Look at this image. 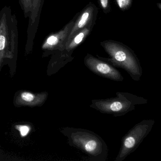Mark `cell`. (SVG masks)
Listing matches in <instances>:
<instances>
[{
  "label": "cell",
  "instance_id": "7a4b0ae2",
  "mask_svg": "<svg viewBox=\"0 0 161 161\" xmlns=\"http://www.w3.org/2000/svg\"><path fill=\"white\" fill-rule=\"evenodd\" d=\"M60 132L67 138L71 147L86 154L85 161H106L108 158V146L103 139L94 131L74 127L62 128Z\"/></svg>",
  "mask_w": 161,
  "mask_h": 161
},
{
  "label": "cell",
  "instance_id": "8992f818",
  "mask_svg": "<svg viewBox=\"0 0 161 161\" xmlns=\"http://www.w3.org/2000/svg\"><path fill=\"white\" fill-rule=\"evenodd\" d=\"M76 17L77 16L62 30L50 34L45 38L41 46V49L43 51V57H47L64 50Z\"/></svg>",
  "mask_w": 161,
  "mask_h": 161
},
{
  "label": "cell",
  "instance_id": "5bb4252c",
  "mask_svg": "<svg viewBox=\"0 0 161 161\" xmlns=\"http://www.w3.org/2000/svg\"><path fill=\"white\" fill-rule=\"evenodd\" d=\"M99 1L100 5L103 12L105 13L109 12V10L110 9L109 0H99Z\"/></svg>",
  "mask_w": 161,
  "mask_h": 161
},
{
  "label": "cell",
  "instance_id": "ba28073f",
  "mask_svg": "<svg viewBox=\"0 0 161 161\" xmlns=\"http://www.w3.org/2000/svg\"><path fill=\"white\" fill-rule=\"evenodd\" d=\"M45 0H31V6L27 29V41L25 45V55L33 51L36 35L38 29L40 15Z\"/></svg>",
  "mask_w": 161,
  "mask_h": 161
},
{
  "label": "cell",
  "instance_id": "6da1fadb",
  "mask_svg": "<svg viewBox=\"0 0 161 161\" xmlns=\"http://www.w3.org/2000/svg\"><path fill=\"white\" fill-rule=\"evenodd\" d=\"M19 43L18 20L10 6L0 11V72L8 65L11 71L16 65Z\"/></svg>",
  "mask_w": 161,
  "mask_h": 161
},
{
  "label": "cell",
  "instance_id": "277c9868",
  "mask_svg": "<svg viewBox=\"0 0 161 161\" xmlns=\"http://www.w3.org/2000/svg\"><path fill=\"white\" fill-rule=\"evenodd\" d=\"M147 103L148 100L143 97L128 92H117L114 97L92 100L90 107L101 114L116 117L125 115L135 110L137 105Z\"/></svg>",
  "mask_w": 161,
  "mask_h": 161
},
{
  "label": "cell",
  "instance_id": "4fadbf2b",
  "mask_svg": "<svg viewBox=\"0 0 161 161\" xmlns=\"http://www.w3.org/2000/svg\"><path fill=\"white\" fill-rule=\"evenodd\" d=\"M119 9L122 11H125L130 8L132 4V0H115Z\"/></svg>",
  "mask_w": 161,
  "mask_h": 161
},
{
  "label": "cell",
  "instance_id": "52a82bcc",
  "mask_svg": "<svg viewBox=\"0 0 161 161\" xmlns=\"http://www.w3.org/2000/svg\"><path fill=\"white\" fill-rule=\"evenodd\" d=\"M84 63L90 71L100 77L116 82H122L124 80L120 71L115 67L91 54H86L85 57Z\"/></svg>",
  "mask_w": 161,
  "mask_h": 161
},
{
  "label": "cell",
  "instance_id": "7c38bea8",
  "mask_svg": "<svg viewBox=\"0 0 161 161\" xmlns=\"http://www.w3.org/2000/svg\"><path fill=\"white\" fill-rule=\"evenodd\" d=\"M15 128L19 132V135L22 137L27 136L31 131V126L27 124L17 125Z\"/></svg>",
  "mask_w": 161,
  "mask_h": 161
},
{
  "label": "cell",
  "instance_id": "8fae6325",
  "mask_svg": "<svg viewBox=\"0 0 161 161\" xmlns=\"http://www.w3.org/2000/svg\"><path fill=\"white\" fill-rule=\"evenodd\" d=\"M19 3L25 18L29 17L31 9V0H19Z\"/></svg>",
  "mask_w": 161,
  "mask_h": 161
},
{
  "label": "cell",
  "instance_id": "9c48e42d",
  "mask_svg": "<svg viewBox=\"0 0 161 161\" xmlns=\"http://www.w3.org/2000/svg\"><path fill=\"white\" fill-rule=\"evenodd\" d=\"M48 97V93L47 92L36 93L27 90H20L15 94L14 105L17 107L42 106L46 102Z\"/></svg>",
  "mask_w": 161,
  "mask_h": 161
},
{
  "label": "cell",
  "instance_id": "30bf717a",
  "mask_svg": "<svg viewBox=\"0 0 161 161\" xmlns=\"http://www.w3.org/2000/svg\"><path fill=\"white\" fill-rule=\"evenodd\" d=\"M97 9L96 6L92 3L88 4L75 20L74 25L69 35L66 44L74 35L83 29L88 26H94L97 19Z\"/></svg>",
  "mask_w": 161,
  "mask_h": 161
},
{
  "label": "cell",
  "instance_id": "5b68a950",
  "mask_svg": "<svg viewBox=\"0 0 161 161\" xmlns=\"http://www.w3.org/2000/svg\"><path fill=\"white\" fill-rule=\"evenodd\" d=\"M155 123L154 119H144L132 127L121 139L119 152L114 161H123L135 151L148 135Z\"/></svg>",
  "mask_w": 161,
  "mask_h": 161
},
{
  "label": "cell",
  "instance_id": "3957f363",
  "mask_svg": "<svg viewBox=\"0 0 161 161\" xmlns=\"http://www.w3.org/2000/svg\"><path fill=\"white\" fill-rule=\"evenodd\" d=\"M101 45L110 58H103L97 55L98 58L114 67L124 69L133 80H140L143 74L142 68L139 59L131 49L121 43L112 40L103 41Z\"/></svg>",
  "mask_w": 161,
  "mask_h": 161
}]
</instances>
